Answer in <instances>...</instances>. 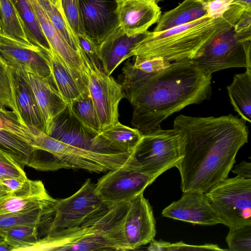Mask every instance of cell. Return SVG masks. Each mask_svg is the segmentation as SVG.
Returning <instances> with one entry per match:
<instances>
[{"label":"cell","instance_id":"obj_27","mask_svg":"<svg viewBox=\"0 0 251 251\" xmlns=\"http://www.w3.org/2000/svg\"><path fill=\"white\" fill-rule=\"evenodd\" d=\"M234 110L241 118L251 122V69L235 74L232 83L227 87Z\"/></svg>","mask_w":251,"mask_h":251},{"label":"cell","instance_id":"obj_41","mask_svg":"<svg viewBox=\"0 0 251 251\" xmlns=\"http://www.w3.org/2000/svg\"><path fill=\"white\" fill-rule=\"evenodd\" d=\"M79 49L87 56L97 63H99L97 53V45L86 34L76 35Z\"/></svg>","mask_w":251,"mask_h":251},{"label":"cell","instance_id":"obj_43","mask_svg":"<svg viewBox=\"0 0 251 251\" xmlns=\"http://www.w3.org/2000/svg\"><path fill=\"white\" fill-rule=\"evenodd\" d=\"M27 179V177L2 178L0 182L5 189L11 193L22 188Z\"/></svg>","mask_w":251,"mask_h":251},{"label":"cell","instance_id":"obj_22","mask_svg":"<svg viewBox=\"0 0 251 251\" xmlns=\"http://www.w3.org/2000/svg\"><path fill=\"white\" fill-rule=\"evenodd\" d=\"M17 107L20 116L27 126L45 132V123L28 80L27 73L23 68H11Z\"/></svg>","mask_w":251,"mask_h":251},{"label":"cell","instance_id":"obj_44","mask_svg":"<svg viewBox=\"0 0 251 251\" xmlns=\"http://www.w3.org/2000/svg\"><path fill=\"white\" fill-rule=\"evenodd\" d=\"M232 172L237 176L246 179H251V163L242 161L235 166Z\"/></svg>","mask_w":251,"mask_h":251},{"label":"cell","instance_id":"obj_6","mask_svg":"<svg viewBox=\"0 0 251 251\" xmlns=\"http://www.w3.org/2000/svg\"><path fill=\"white\" fill-rule=\"evenodd\" d=\"M186 136L180 129L161 128L143 135L131 153L130 165L144 172L160 175L176 167L183 155Z\"/></svg>","mask_w":251,"mask_h":251},{"label":"cell","instance_id":"obj_31","mask_svg":"<svg viewBox=\"0 0 251 251\" xmlns=\"http://www.w3.org/2000/svg\"><path fill=\"white\" fill-rule=\"evenodd\" d=\"M53 26L75 50L79 49L77 37L71 28L62 11L59 10L49 0H36Z\"/></svg>","mask_w":251,"mask_h":251},{"label":"cell","instance_id":"obj_4","mask_svg":"<svg viewBox=\"0 0 251 251\" xmlns=\"http://www.w3.org/2000/svg\"><path fill=\"white\" fill-rule=\"evenodd\" d=\"M233 26L224 17L208 14L192 22L159 32L148 31L131 51L128 58H162L170 62L191 60L225 29Z\"/></svg>","mask_w":251,"mask_h":251},{"label":"cell","instance_id":"obj_25","mask_svg":"<svg viewBox=\"0 0 251 251\" xmlns=\"http://www.w3.org/2000/svg\"><path fill=\"white\" fill-rule=\"evenodd\" d=\"M206 15L201 1L184 0L175 8L161 15L153 31H165L192 22Z\"/></svg>","mask_w":251,"mask_h":251},{"label":"cell","instance_id":"obj_21","mask_svg":"<svg viewBox=\"0 0 251 251\" xmlns=\"http://www.w3.org/2000/svg\"><path fill=\"white\" fill-rule=\"evenodd\" d=\"M147 32L130 36L119 27L97 45L98 56L104 73L110 75L122 62L128 58L131 51L146 36Z\"/></svg>","mask_w":251,"mask_h":251},{"label":"cell","instance_id":"obj_32","mask_svg":"<svg viewBox=\"0 0 251 251\" xmlns=\"http://www.w3.org/2000/svg\"><path fill=\"white\" fill-rule=\"evenodd\" d=\"M0 106L8 108L13 111L22 119L17 105L11 68L0 55Z\"/></svg>","mask_w":251,"mask_h":251},{"label":"cell","instance_id":"obj_51","mask_svg":"<svg viewBox=\"0 0 251 251\" xmlns=\"http://www.w3.org/2000/svg\"><path fill=\"white\" fill-rule=\"evenodd\" d=\"M2 33V31H1V26H0V33Z\"/></svg>","mask_w":251,"mask_h":251},{"label":"cell","instance_id":"obj_13","mask_svg":"<svg viewBox=\"0 0 251 251\" xmlns=\"http://www.w3.org/2000/svg\"><path fill=\"white\" fill-rule=\"evenodd\" d=\"M33 127L26 126L13 111L0 106V150L24 168L32 151Z\"/></svg>","mask_w":251,"mask_h":251},{"label":"cell","instance_id":"obj_16","mask_svg":"<svg viewBox=\"0 0 251 251\" xmlns=\"http://www.w3.org/2000/svg\"><path fill=\"white\" fill-rule=\"evenodd\" d=\"M164 217L196 225L212 226L220 224L219 218L205 193L187 192L177 201L165 208Z\"/></svg>","mask_w":251,"mask_h":251},{"label":"cell","instance_id":"obj_42","mask_svg":"<svg viewBox=\"0 0 251 251\" xmlns=\"http://www.w3.org/2000/svg\"><path fill=\"white\" fill-rule=\"evenodd\" d=\"M183 251V250H216L225 251L220 248L217 245L205 244L204 245H190L182 242L170 243L167 251Z\"/></svg>","mask_w":251,"mask_h":251},{"label":"cell","instance_id":"obj_9","mask_svg":"<svg viewBox=\"0 0 251 251\" xmlns=\"http://www.w3.org/2000/svg\"><path fill=\"white\" fill-rule=\"evenodd\" d=\"M83 71L88 81V91L100 123V131L119 121L118 107L124 98L122 87L113 77L100 68V64L90 59L80 49Z\"/></svg>","mask_w":251,"mask_h":251},{"label":"cell","instance_id":"obj_5","mask_svg":"<svg viewBox=\"0 0 251 251\" xmlns=\"http://www.w3.org/2000/svg\"><path fill=\"white\" fill-rule=\"evenodd\" d=\"M35 139L26 166L41 171L82 169L101 173L130 164L131 153L103 154L61 142L33 128Z\"/></svg>","mask_w":251,"mask_h":251},{"label":"cell","instance_id":"obj_35","mask_svg":"<svg viewBox=\"0 0 251 251\" xmlns=\"http://www.w3.org/2000/svg\"><path fill=\"white\" fill-rule=\"evenodd\" d=\"M226 237L231 251H251V224L229 228Z\"/></svg>","mask_w":251,"mask_h":251},{"label":"cell","instance_id":"obj_24","mask_svg":"<svg viewBox=\"0 0 251 251\" xmlns=\"http://www.w3.org/2000/svg\"><path fill=\"white\" fill-rule=\"evenodd\" d=\"M51 49L64 61L83 72V62L79 52L74 49L53 26L36 0H29Z\"/></svg>","mask_w":251,"mask_h":251},{"label":"cell","instance_id":"obj_52","mask_svg":"<svg viewBox=\"0 0 251 251\" xmlns=\"http://www.w3.org/2000/svg\"><path fill=\"white\" fill-rule=\"evenodd\" d=\"M157 2H159V1H162V0H155Z\"/></svg>","mask_w":251,"mask_h":251},{"label":"cell","instance_id":"obj_20","mask_svg":"<svg viewBox=\"0 0 251 251\" xmlns=\"http://www.w3.org/2000/svg\"><path fill=\"white\" fill-rule=\"evenodd\" d=\"M56 200L49 194L41 180L28 178L22 188L0 198V215L50 207Z\"/></svg>","mask_w":251,"mask_h":251},{"label":"cell","instance_id":"obj_3","mask_svg":"<svg viewBox=\"0 0 251 251\" xmlns=\"http://www.w3.org/2000/svg\"><path fill=\"white\" fill-rule=\"evenodd\" d=\"M130 201L103 204L78 226L39 239L27 251H129L123 226Z\"/></svg>","mask_w":251,"mask_h":251},{"label":"cell","instance_id":"obj_46","mask_svg":"<svg viewBox=\"0 0 251 251\" xmlns=\"http://www.w3.org/2000/svg\"><path fill=\"white\" fill-rule=\"evenodd\" d=\"M231 4L239 5L247 10H251V0H233Z\"/></svg>","mask_w":251,"mask_h":251},{"label":"cell","instance_id":"obj_14","mask_svg":"<svg viewBox=\"0 0 251 251\" xmlns=\"http://www.w3.org/2000/svg\"><path fill=\"white\" fill-rule=\"evenodd\" d=\"M118 0H78L85 33L97 45L119 28Z\"/></svg>","mask_w":251,"mask_h":251},{"label":"cell","instance_id":"obj_8","mask_svg":"<svg viewBox=\"0 0 251 251\" xmlns=\"http://www.w3.org/2000/svg\"><path fill=\"white\" fill-rule=\"evenodd\" d=\"M229 228L251 224V179L226 178L205 193Z\"/></svg>","mask_w":251,"mask_h":251},{"label":"cell","instance_id":"obj_10","mask_svg":"<svg viewBox=\"0 0 251 251\" xmlns=\"http://www.w3.org/2000/svg\"><path fill=\"white\" fill-rule=\"evenodd\" d=\"M251 41H241L230 26L210 40L192 60L211 74L230 68L251 69Z\"/></svg>","mask_w":251,"mask_h":251},{"label":"cell","instance_id":"obj_23","mask_svg":"<svg viewBox=\"0 0 251 251\" xmlns=\"http://www.w3.org/2000/svg\"><path fill=\"white\" fill-rule=\"evenodd\" d=\"M28 78L45 123L46 134L54 118L67 106L50 77L28 73Z\"/></svg>","mask_w":251,"mask_h":251},{"label":"cell","instance_id":"obj_2","mask_svg":"<svg viewBox=\"0 0 251 251\" xmlns=\"http://www.w3.org/2000/svg\"><path fill=\"white\" fill-rule=\"evenodd\" d=\"M246 121L232 114L218 117L180 114L174 127L186 136L183 155L176 165L183 193H206L227 178L240 149L248 141Z\"/></svg>","mask_w":251,"mask_h":251},{"label":"cell","instance_id":"obj_39","mask_svg":"<svg viewBox=\"0 0 251 251\" xmlns=\"http://www.w3.org/2000/svg\"><path fill=\"white\" fill-rule=\"evenodd\" d=\"M233 27L240 41H251V10L245 11Z\"/></svg>","mask_w":251,"mask_h":251},{"label":"cell","instance_id":"obj_34","mask_svg":"<svg viewBox=\"0 0 251 251\" xmlns=\"http://www.w3.org/2000/svg\"><path fill=\"white\" fill-rule=\"evenodd\" d=\"M50 207L0 215V230L21 225L39 226L44 215Z\"/></svg>","mask_w":251,"mask_h":251},{"label":"cell","instance_id":"obj_19","mask_svg":"<svg viewBox=\"0 0 251 251\" xmlns=\"http://www.w3.org/2000/svg\"><path fill=\"white\" fill-rule=\"evenodd\" d=\"M47 57L52 80L67 105L89 93L85 73L68 64L53 50Z\"/></svg>","mask_w":251,"mask_h":251},{"label":"cell","instance_id":"obj_49","mask_svg":"<svg viewBox=\"0 0 251 251\" xmlns=\"http://www.w3.org/2000/svg\"><path fill=\"white\" fill-rule=\"evenodd\" d=\"M9 192L3 186L0 182V198L5 196Z\"/></svg>","mask_w":251,"mask_h":251},{"label":"cell","instance_id":"obj_50","mask_svg":"<svg viewBox=\"0 0 251 251\" xmlns=\"http://www.w3.org/2000/svg\"><path fill=\"white\" fill-rule=\"evenodd\" d=\"M3 241H4V239L2 238H1V237H0V243Z\"/></svg>","mask_w":251,"mask_h":251},{"label":"cell","instance_id":"obj_29","mask_svg":"<svg viewBox=\"0 0 251 251\" xmlns=\"http://www.w3.org/2000/svg\"><path fill=\"white\" fill-rule=\"evenodd\" d=\"M0 21L3 34L19 42L33 45L26 36L12 0H0Z\"/></svg>","mask_w":251,"mask_h":251},{"label":"cell","instance_id":"obj_36","mask_svg":"<svg viewBox=\"0 0 251 251\" xmlns=\"http://www.w3.org/2000/svg\"><path fill=\"white\" fill-rule=\"evenodd\" d=\"M61 6L65 18L75 35L85 34L81 21L78 0H61Z\"/></svg>","mask_w":251,"mask_h":251},{"label":"cell","instance_id":"obj_40","mask_svg":"<svg viewBox=\"0 0 251 251\" xmlns=\"http://www.w3.org/2000/svg\"><path fill=\"white\" fill-rule=\"evenodd\" d=\"M233 0H209L201 1L207 14L213 18L223 17Z\"/></svg>","mask_w":251,"mask_h":251},{"label":"cell","instance_id":"obj_33","mask_svg":"<svg viewBox=\"0 0 251 251\" xmlns=\"http://www.w3.org/2000/svg\"><path fill=\"white\" fill-rule=\"evenodd\" d=\"M67 105L85 126L98 133L100 132L99 121L89 93Z\"/></svg>","mask_w":251,"mask_h":251},{"label":"cell","instance_id":"obj_1","mask_svg":"<svg viewBox=\"0 0 251 251\" xmlns=\"http://www.w3.org/2000/svg\"><path fill=\"white\" fill-rule=\"evenodd\" d=\"M211 78L192 60L173 62L154 73L141 71L128 61L119 76L133 108L131 124L142 135L161 129L163 121L186 106L209 99Z\"/></svg>","mask_w":251,"mask_h":251},{"label":"cell","instance_id":"obj_54","mask_svg":"<svg viewBox=\"0 0 251 251\" xmlns=\"http://www.w3.org/2000/svg\"><path fill=\"white\" fill-rule=\"evenodd\" d=\"M1 179H2V178H1L0 177V180Z\"/></svg>","mask_w":251,"mask_h":251},{"label":"cell","instance_id":"obj_38","mask_svg":"<svg viewBox=\"0 0 251 251\" xmlns=\"http://www.w3.org/2000/svg\"><path fill=\"white\" fill-rule=\"evenodd\" d=\"M133 60L132 64L135 68L147 73L158 72L171 64L170 61L162 58L142 59L134 57Z\"/></svg>","mask_w":251,"mask_h":251},{"label":"cell","instance_id":"obj_47","mask_svg":"<svg viewBox=\"0 0 251 251\" xmlns=\"http://www.w3.org/2000/svg\"><path fill=\"white\" fill-rule=\"evenodd\" d=\"M14 250V247L4 240L0 243V251H12Z\"/></svg>","mask_w":251,"mask_h":251},{"label":"cell","instance_id":"obj_7","mask_svg":"<svg viewBox=\"0 0 251 251\" xmlns=\"http://www.w3.org/2000/svg\"><path fill=\"white\" fill-rule=\"evenodd\" d=\"M95 184L87 179L68 198L57 200L45 213L38 227V238H50L78 226L104 203L95 192Z\"/></svg>","mask_w":251,"mask_h":251},{"label":"cell","instance_id":"obj_37","mask_svg":"<svg viewBox=\"0 0 251 251\" xmlns=\"http://www.w3.org/2000/svg\"><path fill=\"white\" fill-rule=\"evenodd\" d=\"M0 177L1 178L27 177L21 164L11 155L1 150Z\"/></svg>","mask_w":251,"mask_h":251},{"label":"cell","instance_id":"obj_26","mask_svg":"<svg viewBox=\"0 0 251 251\" xmlns=\"http://www.w3.org/2000/svg\"><path fill=\"white\" fill-rule=\"evenodd\" d=\"M19 14L26 36L32 45L46 53L53 50L42 29L40 23L29 0H12Z\"/></svg>","mask_w":251,"mask_h":251},{"label":"cell","instance_id":"obj_45","mask_svg":"<svg viewBox=\"0 0 251 251\" xmlns=\"http://www.w3.org/2000/svg\"><path fill=\"white\" fill-rule=\"evenodd\" d=\"M150 243L147 250L151 251H167L170 242L164 241L162 240L156 241L154 239H152Z\"/></svg>","mask_w":251,"mask_h":251},{"label":"cell","instance_id":"obj_18","mask_svg":"<svg viewBox=\"0 0 251 251\" xmlns=\"http://www.w3.org/2000/svg\"><path fill=\"white\" fill-rule=\"evenodd\" d=\"M116 12L119 27L130 36L148 31L161 14L155 0H118Z\"/></svg>","mask_w":251,"mask_h":251},{"label":"cell","instance_id":"obj_28","mask_svg":"<svg viewBox=\"0 0 251 251\" xmlns=\"http://www.w3.org/2000/svg\"><path fill=\"white\" fill-rule=\"evenodd\" d=\"M109 143L122 152H132L143 135L136 128H132L118 122L100 132Z\"/></svg>","mask_w":251,"mask_h":251},{"label":"cell","instance_id":"obj_11","mask_svg":"<svg viewBox=\"0 0 251 251\" xmlns=\"http://www.w3.org/2000/svg\"><path fill=\"white\" fill-rule=\"evenodd\" d=\"M159 176L144 172L130 164L123 165L108 171L99 179L95 192L105 203L128 201L143 193Z\"/></svg>","mask_w":251,"mask_h":251},{"label":"cell","instance_id":"obj_30","mask_svg":"<svg viewBox=\"0 0 251 251\" xmlns=\"http://www.w3.org/2000/svg\"><path fill=\"white\" fill-rule=\"evenodd\" d=\"M38 226H17L0 230V237L12 246L14 251H27L39 240Z\"/></svg>","mask_w":251,"mask_h":251},{"label":"cell","instance_id":"obj_53","mask_svg":"<svg viewBox=\"0 0 251 251\" xmlns=\"http://www.w3.org/2000/svg\"><path fill=\"white\" fill-rule=\"evenodd\" d=\"M200 1H206V0H199Z\"/></svg>","mask_w":251,"mask_h":251},{"label":"cell","instance_id":"obj_12","mask_svg":"<svg viewBox=\"0 0 251 251\" xmlns=\"http://www.w3.org/2000/svg\"><path fill=\"white\" fill-rule=\"evenodd\" d=\"M98 133L85 126L67 107L53 120L47 134L66 144L103 154L122 153L111 147Z\"/></svg>","mask_w":251,"mask_h":251},{"label":"cell","instance_id":"obj_17","mask_svg":"<svg viewBox=\"0 0 251 251\" xmlns=\"http://www.w3.org/2000/svg\"><path fill=\"white\" fill-rule=\"evenodd\" d=\"M0 55L11 68L21 67L28 73L51 77L47 53L34 45L19 42L1 33Z\"/></svg>","mask_w":251,"mask_h":251},{"label":"cell","instance_id":"obj_48","mask_svg":"<svg viewBox=\"0 0 251 251\" xmlns=\"http://www.w3.org/2000/svg\"><path fill=\"white\" fill-rule=\"evenodd\" d=\"M59 10L62 11L61 0H49Z\"/></svg>","mask_w":251,"mask_h":251},{"label":"cell","instance_id":"obj_15","mask_svg":"<svg viewBox=\"0 0 251 251\" xmlns=\"http://www.w3.org/2000/svg\"><path fill=\"white\" fill-rule=\"evenodd\" d=\"M155 223L152 208L143 193L130 200L123 232L130 250L146 245L154 239L156 233Z\"/></svg>","mask_w":251,"mask_h":251}]
</instances>
